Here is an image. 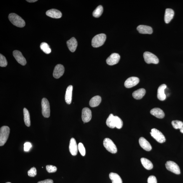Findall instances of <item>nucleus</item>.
Masks as SVG:
<instances>
[{
  "instance_id": "nucleus-1",
  "label": "nucleus",
  "mask_w": 183,
  "mask_h": 183,
  "mask_svg": "<svg viewBox=\"0 0 183 183\" xmlns=\"http://www.w3.org/2000/svg\"><path fill=\"white\" fill-rule=\"evenodd\" d=\"M8 18L9 20L16 26L23 28L25 25V22L20 16L15 13H12L9 15Z\"/></svg>"
},
{
  "instance_id": "nucleus-2",
  "label": "nucleus",
  "mask_w": 183,
  "mask_h": 183,
  "mask_svg": "<svg viewBox=\"0 0 183 183\" xmlns=\"http://www.w3.org/2000/svg\"><path fill=\"white\" fill-rule=\"evenodd\" d=\"M10 133V129L8 126H4L0 129V146H3L7 142Z\"/></svg>"
},
{
  "instance_id": "nucleus-3",
  "label": "nucleus",
  "mask_w": 183,
  "mask_h": 183,
  "mask_svg": "<svg viewBox=\"0 0 183 183\" xmlns=\"http://www.w3.org/2000/svg\"><path fill=\"white\" fill-rule=\"evenodd\" d=\"M106 39L104 34H98L93 37L92 41V45L94 48H98L103 45Z\"/></svg>"
},
{
  "instance_id": "nucleus-4",
  "label": "nucleus",
  "mask_w": 183,
  "mask_h": 183,
  "mask_svg": "<svg viewBox=\"0 0 183 183\" xmlns=\"http://www.w3.org/2000/svg\"><path fill=\"white\" fill-rule=\"evenodd\" d=\"M103 145L107 151L111 153L115 154L117 152V150L116 145L109 138H105L103 142Z\"/></svg>"
},
{
  "instance_id": "nucleus-5",
  "label": "nucleus",
  "mask_w": 183,
  "mask_h": 183,
  "mask_svg": "<svg viewBox=\"0 0 183 183\" xmlns=\"http://www.w3.org/2000/svg\"><path fill=\"white\" fill-rule=\"evenodd\" d=\"M144 57L145 61L148 64H158L159 62L158 58L153 54L149 52H145L144 54Z\"/></svg>"
},
{
  "instance_id": "nucleus-6",
  "label": "nucleus",
  "mask_w": 183,
  "mask_h": 183,
  "mask_svg": "<svg viewBox=\"0 0 183 183\" xmlns=\"http://www.w3.org/2000/svg\"><path fill=\"white\" fill-rule=\"evenodd\" d=\"M42 113L45 118H49L50 116V104L47 99L43 98L41 101Z\"/></svg>"
},
{
  "instance_id": "nucleus-7",
  "label": "nucleus",
  "mask_w": 183,
  "mask_h": 183,
  "mask_svg": "<svg viewBox=\"0 0 183 183\" xmlns=\"http://www.w3.org/2000/svg\"><path fill=\"white\" fill-rule=\"evenodd\" d=\"M150 134L152 137L159 143H163L166 142L165 136L160 131L156 129H152Z\"/></svg>"
},
{
  "instance_id": "nucleus-8",
  "label": "nucleus",
  "mask_w": 183,
  "mask_h": 183,
  "mask_svg": "<svg viewBox=\"0 0 183 183\" xmlns=\"http://www.w3.org/2000/svg\"><path fill=\"white\" fill-rule=\"evenodd\" d=\"M166 169L171 172L176 174H179L180 171L179 166L174 162L169 161L166 162Z\"/></svg>"
},
{
  "instance_id": "nucleus-9",
  "label": "nucleus",
  "mask_w": 183,
  "mask_h": 183,
  "mask_svg": "<svg viewBox=\"0 0 183 183\" xmlns=\"http://www.w3.org/2000/svg\"><path fill=\"white\" fill-rule=\"evenodd\" d=\"M65 72V68L62 65L58 64L56 65L54 69L53 76L55 78L58 79L62 77Z\"/></svg>"
},
{
  "instance_id": "nucleus-10",
  "label": "nucleus",
  "mask_w": 183,
  "mask_h": 183,
  "mask_svg": "<svg viewBox=\"0 0 183 183\" xmlns=\"http://www.w3.org/2000/svg\"><path fill=\"white\" fill-rule=\"evenodd\" d=\"M13 54L14 57L20 64L22 65H25L26 64V60L20 51L15 50L13 52Z\"/></svg>"
},
{
  "instance_id": "nucleus-11",
  "label": "nucleus",
  "mask_w": 183,
  "mask_h": 183,
  "mask_svg": "<svg viewBox=\"0 0 183 183\" xmlns=\"http://www.w3.org/2000/svg\"><path fill=\"white\" fill-rule=\"evenodd\" d=\"M120 59V56L119 54L114 53L111 54L106 60L107 64L110 65H114L118 63Z\"/></svg>"
},
{
  "instance_id": "nucleus-12",
  "label": "nucleus",
  "mask_w": 183,
  "mask_h": 183,
  "mask_svg": "<svg viewBox=\"0 0 183 183\" xmlns=\"http://www.w3.org/2000/svg\"><path fill=\"white\" fill-rule=\"evenodd\" d=\"M139 82V79L138 77H130L126 80L124 85L126 88H130L137 85Z\"/></svg>"
},
{
  "instance_id": "nucleus-13",
  "label": "nucleus",
  "mask_w": 183,
  "mask_h": 183,
  "mask_svg": "<svg viewBox=\"0 0 183 183\" xmlns=\"http://www.w3.org/2000/svg\"><path fill=\"white\" fill-rule=\"evenodd\" d=\"M92 118L91 110L88 107H84L82 110V119L84 123H88Z\"/></svg>"
},
{
  "instance_id": "nucleus-14",
  "label": "nucleus",
  "mask_w": 183,
  "mask_h": 183,
  "mask_svg": "<svg viewBox=\"0 0 183 183\" xmlns=\"http://www.w3.org/2000/svg\"><path fill=\"white\" fill-rule=\"evenodd\" d=\"M78 147L77 146L76 139L72 138L70 140L69 146L70 153L73 156L77 155L78 152Z\"/></svg>"
},
{
  "instance_id": "nucleus-15",
  "label": "nucleus",
  "mask_w": 183,
  "mask_h": 183,
  "mask_svg": "<svg viewBox=\"0 0 183 183\" xmlns=\"http://www.w3.org/2000/svg\"><path fill=\"white\" fill-rule=\"evenodd\" d=\"M166 88V84H161L159 87L158 90L157 97L158 99L161 101H163L166 99V96L165 93V91Z\"/></svg>"
},
{
  "instance_id": "nucleus-16",
  "label": "nucleus",
  "mask_w": 183,
  "mask_h": 183,
  "mask_svg": "<svg viewBox=\"0 0 183 183\" xmlns=\"http://www.w3.org/2000/svg\"><path fill=\"white\" fill-rule=\"evenodd\" d=\"M47 16L54 18H60L62 17V14L61 12L56 9H50L46 11Z\"/></svg>"
},
{
  "instance_id": "nucleus-17",
  "label": "nucleus",
  "mask_w": 183,
  "mask_h": 183,
  "mask_svg": "<svg viewBox=\"0 0 183 183\" xmlns=\"http://www.w3.org/2000/svg\"><path fill=\"white\" fill-rule=\"evenodd\" d=\"M137 29L139 33L143 34H151L152 33V28L149 26L140 25L138 26Z\"/></svg>"
},
{
  "instance_id": "nucleus-18",
  "label": "nucleus",
  "mask_w": 183,
  "mask_h": 183,
  "mask_svg": "<svg viewBox=\"0 0 183 183\" xmlns=\"http://www.w3.org/2000/svg\"><path fill=\"white\" fill-rule=\"evenodd\" d=\"M139 142L141 147L145 151H149L152 150V147L151 145L144 138L140 137L139 140Z\"/></svg>"
},
{
  "instance_id": "nucleus-19",
  "label": "nucleus",
  "mask_w": 183,
  "mask_h": 183,
  "mask_svg": "<svg viewBox=\"0 0 183 183\" xmlns=\"http://www.w3.org/2000/svg\"><path fill=\"white\" fill-rule=\"evenodd\" d=\"M67 45L69 50L72 52H74L76 51L77 47V41L74 37L72 38L67 42Z\"/></svg>"
},
{
  "instance_id": "nucleus-20",
  "label": "nucleus",
  "mask_w": 183,
  "mask_h": 183,
  "mask_svg": "<svg viewBox=\"0 0 183 183\" xmlns=\"http://www.w3.org/2000/svg\"><path fill=\"white\" fill-rule=\"evenodd\" d=\"M73 88V87L72 86H69L68 87L65 93V101L68 105L71 104L72 102Z\"/></svg>"
},
{
  "instance_id": "nucleus-21",
  "label": "nucleus",
  "mask_w": 183,
  "mask_h": 183,
  "mask_svg": "<svg viewBox=\"0 0 183 183\" xmlns=\"http://www.w3.org/2000/svg\"><path fill=\"white\" fill-rule=\"evenodd\" d=\"M150 113L158 118L162 119L165 117V114L162 110L159 108H154L150 111Z\"/></svg>"
},
{
  "instance_id": "nucleus-22",
  "label": "nucleus",
  "mask_w": 183,
  "mask_h": 183,
  "mask_svg": "<svg viewBox=\"0 0 183 183\" xmlns=\"http://www.w3.org/2000/svg\"><path fill=\"white\" fill-rule=\"evenodd\" d=\"M174 11L172 9L169 8L166 9L165 11V21L166 23H169L174 16Z\"/></svg>"
},
{
  "instance_id": "nucleus-23",
  "label": "nucleus",
  "mask_w": 183,
  "mask_h": 183,
  "mask_svg": "<svg viewBox=\"0 0 183 183\" xmlns=\"http://www.w3.org/2000/svg\"><path fill=\"white\" fill-rule=\"evenodd\" d=\"M145 93H146V91L144 89H139L134 92L132 94V96L133 97L136 99H140L144 97Z\"/></svg>"
},
{
  "instance_id": "nucleus-24",
  "label": "nucleus",
  "mask_w": 183,
  "mask_h": 183,
  "mask_svg": "<svg viewBox=\"0 0 183 183\" xmlns=\"http://www.w3.org/2000/svg\"><path fill=\"white\" fill-rule=\"evenodd\" d=\"M102 101V98L99 96H96L92 98L89 105L92 107H95L99 105Z\"/></svg>"
},
{
  "instance_id": "nucleus-25",
  "label": "nucleus",
  "mask_w": 183,
  "mask_h": 183,
  "mask_svg": "<svg viewBox=\"0 0 183 183\" xmlns=\"http://www.w3.org/2000/svg\"><path fill=\"white\" fill-rule=\"evenodd\" d=\"M109 177L112 181V183H123L121 178L116 173H110L109 174Z\"/></svg>"
},
{
  "instance_id": "nucleus-26",
  "label": "nucleus",
  "mask_w": 183,
  "mask_h": 183,
  "mask_svg": "<svg viewBox=\"0 0 183 183\" xmlns=\"http://www.w3.org/2000/svg\"><path fill=\"white\" fill-rule=\"evenodd\" d=\"M141 161L144 167L147 170H151L153 168V165L148 159L144 158L141 159Z\"/></svg>"
},
{
  "instance_id": "nucleus-27",
  "label": "nucleus",
  "mask_w": 183,
  "mask_h": 183,
  "mask_svg": "<svg viewBox=\"0 0 183 183\" xmlns=\"http://www.w3.org/2000/svg\"><path fill=\"white\" fill-rule=\"evenodd\" d=\"M106 123L107 126L110 128L113 129L115 127V116L113 114H110L107 120Z\"/></svg>"
},
{
  "instance_id": "nucleus-28",
  "label": "nucleus",
  "mask_w": 183,
  "mask_h": 183,
  "mask_svg": "<svg viewBox=\"0 0 183 183\" xmlns=\"http://www.w3.org/2000/svg\"><path fill=\"white\" fill-rule=\"evenodd\" d=\"M23 115H24V121L25 125L28 127H29L30 125V121L29 112L25 108L23 109Z\"/></svg>"
},
{
  "instance_id": "nucleus-29",
  "label": "nucleus",
  "mask_w": 183,
  "mask_h": 183,
  "mask_svg": "<svg viewBox=\"0 0 183 183\" xmlns=\"http://www.w3.org/2000/svg\"><path fill=\"white\" fill-rule=\"evenodd\" d=\"M103 12V8L102 6L99 5L96 8L93 13L94 17L98 18L102 15Z\"/></svg>"
},
{
  "instance_id": "nucleus-30",
  "label": "nucleus",
  "mask_w": 183,
  "mask_h": 183,
  "mask_svg": "<svg viewBox=\"0 0 183 183\" xmlns=\"http://www.w3.org/2000/svg\"><path fill=\"white\" fill-rule=\"evenodd\" d=\"M40 48L41 50L46 54H49L51 52V50L50 46H49L48 44L45 43V42L42 43L41 44Z\"/></svg>"
},
{
  "instance_id": "nucleus-31",
  "label": "nucleus",
  "mask_w": 183,
  "mask_h": 183,
  "mask_svg": "<svg viewBox=\"0 0 183 183\" xmlns=\"http://www.w3.org/2000/svg\"><path fill=\"white\" fill-rule=\"evenodd\" d=\"M172 124L174 128L176 129H180L183 126V123L179 121H174L172 122Z\"/></svg>"
},
{
  "instance_id": "nucleus-32",
  "label": "nucleus",
  "mask_w": 183,
  "mask_h": 183,
  "mask_svg": "<svg viewBox=\"0 0 183 183\" xmlns=\"http://www.w3.org/2000/svg\"><path fill=\"white\" fill-rule=\"evenodd\" d=\"M123 122L119 117L115 116V127L118 129H121L123 126Z\"/></svg>"
},
{
  "instance_id": "nucleus-33",
  "label": "nucleus",
  "mask_w": 183,
  "mask_h": 183,
  "mask_svg": "<svg viewBox=\"0 0 183 183\" xmlns=\"http://www.w3.org/2000/svg\"><path fill=\"white\" fill-rule=\"evenodd\" d=\"M7 65L8 62L6 57L1 54H0V66L2 67H6Z\"/></svg>"
},
{
  "instance_id": "nucleus-34",
  "label": "nucleus",
  "mask_w": 183,
  "mask_h": 183,
  "mask_svg": "<svg viewBox=\"0 0 183 183\" xmlns=\"http://www.w3.org/2000/svg\"><path fill=\"white\" fill-rule=\"evenodd\" d=\"M78 149L80 153L82 156H84L86 154V150L84 145L81 143H79L78 145Z\"/></svg>"
},
{
  "instance_id": "nucleus-35",
  "label": "nucleus",
  "mask_w": 183,
  "mask_h": 183,
  "mask_svg": "<svg viewBox=\"0 0 183 183\" xmlns=\"http://www.w3.org/2000/svg\"><path fill=\"white\" fill-rule=\"evenodd\" d=\"M46 168V171L49 173H55L57 170V167L53 165H47Z\"/></svg>"
},
{
  "instance_id": "nucleus-36",
  "label": "nucleus",
  "mask_w": 183,
  "mask_h": 183,
  "mask_svg": "<svg viewBox=\"0 0 183 183\" xmlns=\"http://www.w3.org/2000/svg\"><path fill=\"white\" fill-rule=\"evenodd\" d=\"M28 175L30 177H34L37 175V170L35 167H33L28 171Z\"/></svg>"
},
{
  "instance_id": "nucleus-37",
  "label": "nucleus",
  "mask_w": 183,
  "mask_h": 183,
  "mask_svg": "<svg viewBox=\"0 0 183 183\" xmlns=\"http://www.w3.org/2000/svg\"><path fill=\"white\" fill-rule=\"evenodd\" d=\"M148 183H157V180L156 177L153 175L150 176L148 178Z\"/></svg>"
},
{
  "instance_id": "nucleus-38",
  "label": "nucleus",
  "mask_w": 183,
  "mask_h": 183,
  "mask_svg": "<svg viewBox=\"0 0 183 183\" xmlns=\"http://www.w3.org/2000/svg\"><path fill=\"white\" fill-rule=\"evenodd\" d=\"M24 150L25 152L29 151L32 147V145L30 142H25L24 145Z\"/></svg>"
},
{
  "instance_id": "nucleus-39",
  "label": "nucleus",
  "mask_w": 183,
  "mask_h": 183,
  "mask_svg": "<svg viewBox=\"0 0 183 183\" xmlns=\"http://www.w3.org/2000/svg\"><path fill=\"white\" fill-rule=\"evenodd\" d=\"M37 183H53V181L52 179H47L39 181Z\"/></svg>"
},
{
  "instance_id": "nucleus-40",
  "label": "nucleus",
  "mask_w": 183,
  "mask_h": 183,
  "mask_svg": "<svg viewBox=\"0 0 183 183\" xmlns=\"http://www.w3.org/2000/svg\"><path fill=\"white\" fill-rule=\"evenodd\" d=\"M37 1H38L37 0H27L26 1L30 3H34V2H36Z\"/></svg>"
},
{
  "instance_id": "nucleus-41",
  "label": "nucleus",
  "mask_w": 183,
  "mask_h": 183,
  "mask_svg": "<svg viewBox=\"0 0 183 183\" xmlns=\"http://www.w3.org/2000/svg\"><path fill=\"white\" fill-rule=\"evenodd\" d=\"M180 131L181 132L183 133V126H182V129H180Z\"/></svg>"
},
{
  "instance_id": "nucleus-42",
  "label": "nucleus",
  "mask_w": 183,
  "mask_h": 183,
  "mask_svg": "<svg viewBox=\"0 0 183 183\" xmlns=\"http://www.w3.org/2000/svg\"><path fill=\"white\" fill-rule=\"evenodd\" d=\"M6 183H11L10 182H6Z\"/></svg>"
}]
</instances>
